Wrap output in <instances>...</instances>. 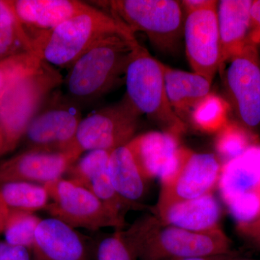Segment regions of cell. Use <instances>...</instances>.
I'll use <instances>...</instances> for the list:
<instances>
[{"label":"cell","instance_id":"1","mask_svg":"<svg viewBox=\"0 0 260 260\" xmlns=\"http://www.w3.org/2000/svg\"><path fill=\"white\" fill-rule=\"evenodd\" d=\"M135 37L113 35L94 44L68 69L64 95L78 107L96 102L116 88L124 75Z\"/></svg>","mask_w":260,"mask_h":260},{"label":"cell","instance_id":"2","mask_svg":"<svg viewBox=\"0 0 260 260\" xmlns=\"http://www.w3.org/2000/svg\"><path fill=\"white\" fill-rule=\"evenodd\" d=\"M90 4V3H89ZM135 37L124 24L107 12L90 4L32 43L42 61L56 68L69 69L98 42L113 35Z\"/></svg>","mask_w":260,"mask_h":260},{"label":"cell","instance_id":"3","mask_svg":"<svg viewBox=\"0 0 260 260\" xmlns=\"http://www.w3.org/2000/svg\"><path fill=\"white\" fill-rule=\"evenodd\" d=\"M63 80L56 68L42 61L37 69L18 78L6 89L0 98L4 155L17 148L30 121Z\"/></svg>","mask_w":260,"mask_h":260},{"label":"cell","instance_id":"4","mask_svg":"<svg viewBox=\"0 0 260 260\" xmlns=\"http://www.w3.org/2000/svg\"><path fill=\"white\" fill-rule=\"evenodd\" d=\"M107 12L135 34L144 32L162 52L177 49L184 32V10L175 0H109L88 2Z\"/></svg>","mask_w":260,"mask_h":260},{"label":"cell","instance_id":"5","mask_svg":"<svg viewBox=\"0 0 260 260\" xmlns=\"http://www.w3.org/2000/svg\"><path fill=\"white\" fill-rule=\"evenodd\" d=\"M126 97L140 115L158 124L165 133L179 138L185 123L174 112L166 91L161 61L140 45H135L125 75Z\"/></svg>","mask_w":260,"mask_h":260},{"label":"cell","instance_id":"6","mask_svg":"<svg viewBox=\"0 0 260 260\" xmlns=\"http://www.w3.org/2000/svg\"><path fill=\"white\" fill-rule=\"evenodd\" d=\"M51 202L46 211L70 226L98 231L102 228L123 229L124 218L116 214L91 191L70 179L44 184Z\"/></svg>","mask_w":260,"mask_h":260},{"label":"cell","instance_id":"7","mask_svg":"<svg viewBox=\"0 0 260 260\" xmlns=\"http://www.w3.org/2000/svg\"><path fill=\"white\" fill-rule=\"evenodd\" d=\"M223 164L215 154L196 153L179 147L175 169L160 180L155 209L213 193L218 187Z\"/></svg>","mask_w":260,"mask_h":260},{"label":"cell","instance_id":"8","mask_svg":"<svg viewBox=\"0 0 260 260\" xmlns=\"http://www.w3.org/2000/svg\"><path fill=\"white\" fill-rule=\"evenodd\" d=\"M54 95L45 102L27 127L23 138L27 150L77 151L83 155L76 145L77 131L83 119L80 107L64 95Z\"/></svg>","mask_w":260,"mask_h":260},{"label":"cell","instance_id":"9","mask_svg":"<svg viewBox=\"0 0 260 260\" xmlns=\"http://www.w3.org/2000/svg\"><path fill=\"white\" fill-rule=\"evenodd\" d=\"M232 242L220 228L191 232L159 222L140 254V260H177L230 254Z\"/></svg>","mask_w":260,"mask_h":260},{"label":"cell","instance_id":"10","mask_svg":"<svg viewBox=\"0 0 260 260\" xmlns=\"http://www.w3.org/2000/svg\"><path fill=\"white\" fill-rule=\"evenodd\" d=\"M218 187L237 223L260 216V149H247L223 165Z\"/></svg>","mask_w":260,"mask_h":260},{"label":"cell","instance_id":"11","mask_svg":"<svg viewBox=\"0 0 260 260\" xmlns=\"http://www.w3.org/2000/svg\"><path fill=\"white\" fill-rule=\"evenodd\" d=\"M140 114L124 95L120 102L98 109L82 119L76 145L82 153L113 151L135 138Z\"/></svg>","mask_w":260,"mask_h":260},{"label":"cell","instance_id":"12","mask_svg":"<svg viewBox=\"0 0 260 260\" xmlns=\"http://www.w3.org/2000/svg\"><path fill=\"white\" fill-rule=\"evenodd\" d=\"M228 63L223 72L229 104L239 122L246 129H254L260 124L258 46L248 42L242 50Z\"/></svg>","mask_w":260,"mask_h":260},{"label":"cell","instance_id":"13","mask_svg":"<svg viewBox=\"0 0 260 260\" xmlns=\"http://www.w3.org/2000/svg\"><path fill=\"white\" fill-rule=\"evenodd\" d=\"M218 1L204 8L186 13L183 38L186 57L193 73L202 75L213 83L220 70Z\"/></svg>","mask_w":260,"mask_h":260},{"label":"cell","instance_id":"14","mask_svg":"<svg viewBox=\"0 0 260 260\" xmlns=\"http://www.w3.org/2000/svg\"><path fill=\"white\" fill-rule=\"evenodd\" d=\"M81 155L77 151L25 150L0 164V184L25 181L44 185L62 178Z\"/></svg>","mask_w":260,"mask_h":260},{"label":"cell","instance_id":"15","mask_svg":"<svg viewBox=\"0 0 260 260\" xmlns=\"http://www.w3.org/2000/svg\"><path fill=\"white\" fill-rule=\"evenodd\" d=\"M34 260H90L87 238L59 219H42L35 233Z\"/></svg>","mask_w":260,"mask_h":260},{"label":"cell","instance_id":"16","mask_svg":"<svg viewBox=\"0 0 260 260\" xmlns=\"http://www.w3.org/2000/svg\"><path fill=\"white\" fill-rule=\"evenodd\" d=\"M13 10L32 43L61 23L83 13L88 3L77 0H13Z\"/></svg>","mask_w":260,"mask_h":260},{"label":"cell","instance_id":"17","mask_svg":"<svg viewBox=\"0 0 260 260\" xmlns=\"http://www.w3.org/2000/svg\"><path fill=\"white\" fill-rule=\"evenodd\" d=\"M112 152L92 150L83 154L70 168L68 179L91 191L113 211L124 218L133 208L121 199L112 184L109 171Z\"/></svg>","mask_w":260,"mask_h":260},{"label":"cell","instance_id":"18","mask_svg":"<svg viewBox=\"0 0 260 260\" xmlns=\"http://www.w3.org/2000/svg\"><path fill=\"white\" fill-rule=\"evenodd\" d=\"M109 171L113 186L121 199L133 210L144 209L143 202L151 180L143 171L130 142L112 151Z\"/></svg>","mask_w":260,"mask_h":260},{"label":"cell","instance_id":"19","mask_svg":"<svg viewBox=\"0 0 260 260\" xmlns=\"http://www.w3.org/2000/svg\"><path fill=\"white\" fill-rule=\"evenodd\" d=\"M252 0H220L217 18L220 46V70L237 55L248 42L250 30Z\"/></svg>","mask_w":260,"mask_h":260},{"label":"cell","instance_id":"20","mask_svg":"<svg viewBox=\"0 0 260 260\" xmlns=\"http://www.w3.org/2000/svg\"><path fill=\"white\" fill-rule=\"evenodd\" d=\"M153 212L164 225L191 232H208L220 228L221 208L213 193L174 203Z\"/></svg>","mask_w":260,"mask_h":260},{"label":"cell","instance_id":"21","mask_svg":"<svg viewBox=\"0 0 260 260\" xmlns=\"http://www.w3.org/2000/svg\"><path fill=\"white\" fill-rule=\"evenodd\" d=\"M143 171L150 180H162L175 169L179 138L170 133L150 132L130 141Z\"/></svg>","mask_w":260,"mask_h":260},{"label":"cell","instance_id":"22","mask_svg":"<svg viewBox=\"0 0 260 260\" xmlns=\"http://www.w3.org/2000/svg\"><path fill=\"white\" fill-rule=\"evenodd\" d=\"M168 99L177 115L184 121L210 95L212 83L195 73H188L161 62Z\"/></svg>","mask_w":260,"mask_h":260},{"label":"cell","instance_id":"23","mask_svg":"<svg viewBox=\"0 0 260 260\" xmlns=\"http://www.w3.org/2000/svg\"><path fill=\"white\" fill-rule=\"evenodd\" d=\"M159 223L155 215H145L127 229H116L104 238L96 249L97 260H136Z\"/></svg>","mask_w":260,"mask_h":260},{"label":"cell","instance_id":"24","mask_svg":"<svg viewBox=\"0 0 260 260\" xmlns=\"http://www.w3.org/2000/svg\"><path fill=\"white\" fill-rule=\"evenodd\" d=\"M0 195L9 210L35 213L49 205V193L44 185L25 181L0 184Z\"/></svg>","mask_w":260,"mask_h":260},{"label":"cell","instance_id":"25","mask_svg":"<svg viewBox=\"0 0 260 260\" xmlns=\"http://www.w3.org/2000/svg\"><path fill=\"white\" fill-rule=\"evenodd\" d=\"M42 220L35 213L10 210L3 232L5 241L31 250L36 231Z\"/></svg>","mask_w":260,"mask_h":260},{"label":"cell","instance_id":"26","mask_svg":"<svg viewBox=\"0 0 260 260\" xmlns=\"http://www.w3.org/2000/svg\"><path fill=\"white\" fill-rule=\"evenodd\" d=\"M42 62L35 50L20 53L0 60V98L13 82L37 69Z\"/></svg>","mask_w":260,"mask_h":260},{"label":"cell","instance_id":"27","mask_svg":"<svg viewBox=\"0 0 260 260\" xmlns=\"http://www.w3.org/2000/svg\"><path fill=\"white\" fill-rule=\"evenodd\" d=\"M34 50L18 18H0V60Z\"/></svg>","mask_w":260,"mask_h":260},{"label":"cell","instance_id":"28","mask_svg":"<svg viewBox=\"0 0 260 260\" xmlns=\"http://www.w3.org/2000/svg\"><path fill=\"white\" fill-rule=\"evenodd\" d=\"M249 145V138L245 133L234 126L224 129L219 135L216 143L218 153L229 160L245 152Z\"/></svg>","mask_w":260,"mask_h":260},{"label":"cell","instance_id":"29","mask_svg":"<svg viewBox=\"0 0 260 260\" xmlns=\"http://www.w3.org/2000/svg\"><path fill=\"white\" fill-rule=\"evenodd\" d=\"M0 260H34L30 249L0 241Z\"/></svg>","mask_w":260,"mask_h":260},{"label":"cell","instance_id":"30","mask_svg":"<svg viewBox=\"0 0 260 260\" xmlns=\"http://www.w3.org/2000/svg\"><path fill=\"white\" fill-rule=\"evenodd\" d=\"M251 23L248 42L260 45V0L252 2L250 10Z\"/></svg>","mask_w":260,"mask_h":260},{"label":"cell","instance_id":"31","mask_svg":"<svg viewBox=\"0 0 260 260\" xmlns=\"http://www.w3.org/2000/svg\"><path fill=\"white\" fill-rule=\"evenodd\" d=\"M237 229L243 237L260 246V216L250 222L237 223Z\"/></svg>","mask_w":260,"mask_h":260},{"label":"cell","instance_id":"32","mask_svg":"<svg viewBox=\"0 0 260 260\" xmlns=\"http://www.w3.org/2000/svg\"><path fill=\"white\" fill-rule=\"evenodd\" d=\"M211 2L212 0H184V1H180V3L186 14L193 10L204 8L209 5Z\"/></svg>","mask_w":260,"mask_h":260},{"label":"cell","instance_id":"33","mask_svg":"<svg viewBox=\"0 0 260 260\" xmlns=\"http://www.w3.org/2000/svg\"><path fill=\"white\" fill-rule=\"evenodd\" d=\"M9 209H8L7 205H5L1 195H0V234H3V229H4L5 220L9 213Z\"/></svg>","mask_w":260,"mask_h":260},{"label":"cell","instance_id":"34","mask_svg":"<svg viewBox=\"0 0 260 260\" xmlns=\"http://www.w3.org/2000/svg\"><path fill=\"white\" fill-rule=\"evenodd\" d=\"M229 255H230V254L207 256H195V257L184 258V259L177 260H229Z\"/></svg>","mask_w":260,"mask_h":260},{"label":"cell","instance_id":"35","mask_svg":"<svg viewBox=\"0 0 260 260\" xmlns=\"http://www.w3.org/2000/svg\"><path fill=\"white\" fill-rule=\"evenodd\" d=\"M4 155V139H3V133L0 129V158Z\"/></svg>","mask_w":260,"mask_h":260},{"label":"cell","instance_id":"36","mask_svg":"<svg viewBox=\"0 0 260 260\" xmlns=\"http://www.w3.org/2000/svg\"><path fill=\"white\" fill-rule=\"evenodd\" d=\"M258 51H259V64H260V45L258 46Z\"/></svg>","mask_w":260,"mask_h":260},{"label":"cell","instance_id":"37","mask_svg":"<svg viewBox=\"0 0 260 260\" xmlns=\"http://www.w3.org/2000/svg\"><path fill=\"white\" fill-rule=\"evenodd\" d=\"M259 247L260 248V246H259Z\"/></svg>","mask_w":260,"mask_h":260}]
</instances>
